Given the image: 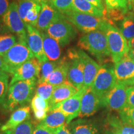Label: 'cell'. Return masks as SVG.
I'll return each instance as SVG.
<instances>
[{
	"label": "cell",
	"instance_id": "ee69618b",
	"mask_svg": "<svg viewBox=\"0 0 134 134\" xmlns=\"http://www.w3.org/2000/svg\"><path fill=\"white\" fill-rule=\"evenodd\" d=\"M3 72H6V66H5L3 57L0 56V73H3Z\"/></svg>",
	"mask_w": 134,
	"mask_h": 134
},
{
	"label": "cell",
	"instance_id": "db71d44e",
	"mask_svg": "<svg viewBox=\"0 0 134 134\" xmlns=\"http://www.w3.org/2000/svg\"><path fill=\"white\" fill-rule=\"evenodd\" d=\"M3 134H6V133H5L4 132H3Z\"/></svg>",
	"mask_w": 134,
	"mask_h": 134
},
{
	"label": "cell",
	"instance_id": "74e56055",
	"mask_svg": "<svg viewBox=\"0 0 134 134\" xmlns=\"http://www.w3.org/2000/svg\"><path fill=\"white\" fill-rule=\"evenodd\" d=\"M127 91V107L134 108V86H129Z\"/></svg>",
	"mask_w": 134,
	"mask_h": 134
},
{
	"label": "cell",
	"instance_id": "8fae6325",
	"mask_svg": "<svg viewBox=\"0 0 134 134\" xmlns=\"http://www.w3.org/2000/svg\"><path fill=\"white\" fill-rule=\"evenodd\" d=\"M71 60L67 81L79 90L84 86V66L79 57L78 50L71 49L68 52Z\"/></svg>",
	"mask_w": 134,
	"mask_h": 134
},
{
	"label": "cell",
	"instance_id": "681fc988",
	"mask_svg": "<svg viewBox=\"0 0 134 134\" xmlns=\"http://www.w3.org/2000/svg\"><path fill=\"white\" fill-rule=\"evenodd\" d=\"M129 86H134V78L132 80V81H130L129 82Z\"/></svg>",
	"mask_w": 134,
	"mask_h": 134
},
{
	"label": "cell",
	"instance_id": "f5cc1de1",
	"mask_svg": "<svg viewBox=\"0 0 134 134\" xmlns=\"http://www.w3.org/2000/svg\"><path fill=\"white\" fill-rule=\"evenodd\" d=\"M132 11H133V12L134 13V7H133V8H132Z\"/></svg>",
	"mask_w": 134,
	"mask_h": 134
},
{
	"label": "cell",
	"instance_id": "277c9868",
	"mask_svg": "<svg viewBox=\"0 0 134 134\" xmlns=\"http://www.w3.org/2000/svg\"><path fill=\"white\" fill-rule=\"evenodd\" d=\"M34 57V56L27 41L18 39L17 42L3 57L6 72L12 75L18 67Z\"/></svg>",
	"mask_w": 134,
	"mask_h": 134
},
{
	"label": "cell",
	"instance_id": "ffe728a7",
	"mask_svg": "<svg viewBox=\"0 0 134 134\" xmlns=\"http://www.w3.org/2000/svg\"><path fill=\"white\" fill-rule=\"evenodd\" d=\"M78 90L68 81L55 86L49 103L50 108L53 105L70 98L76 94Z\"/></svg>",
	"mask_w": 134,
	"mask_h": 134
},
{
	"label": "cell",
	"instance_id": "6da1fadb",
	"mask_svg": "<svg viewBox=\"0 0 134 134\" xmlns=\"http://www.w3.org/2000/svg\"><path fill=\"white\" fill-rule=\"evenodd\" d=\"M37 78L19 81L10 85L3 108L6 112H13L31 102L37 83Z\"/></svg>",
	"mask_w": 134,
	"mask_h": 134
},
{
	"label": "cell",
	"instance_id": "ba28073f",
	"mask_svg": "<svg viewBox=\"0 0 134 134\" xmlns=\"http://www.w3.org/2000/svg\"><path fill=\"white\" fill-rule=\"evenodd\" d=\"M18 8V3L15 1L11 3L2 19L10 32L13 33V34L16 36L18 39L27 41L26 25L20 18Z\"/></svg>",
	"mask_w": 134,
	"mask_h": 134
},
{
	"label": "cell",
	"instance_id": "7402d4cb",
	"mask_svg": "<svg viewBox=\"0 0 134 134\" xmlns=\"http://www.w3.org/2000/svg\"><path fill=\"white\" fill-rule=\"evenodd\" d=\"M66 117L62 112L57 109H53L48 112L46 118L40 122V124L54 131L66 124Z\"/></svg>",
	"mask_w": 134,
	"mask_h": 134
},
{
	"label": "cell",
	"instance_id": "4316f807",
	"mask_svg": "<svg viewBox=\"0 0 134 134\" xmlns=\"http://www.w3.org/2000/svg\"><path fill=\"white\" fill-rule=\"evenodd\" d=\"M58 63L59 62H51L49 60L42 63L41 71H40V75L37 80V83L46 82L48 76L51 75V73L54 71V70L58 66Z\"/></svg>",
	"mask_w": 134,
	"mask_h": 134
},
{
	"label": "cell",
	"instance_id": "7a4b0ae2",
	"mask_svg": "<svg viewBox=\"0 0 134 134\" xmlns=\"http://www.w3.org/2000/svg\"><path fill=\"white\" fill-rule=\"evenodd\" d=\"M78 46L90 52L100 63H105L109 58L112 60L107 37L100 30L82 36L78 41Z\"/></svg>",
	"mask_w": 134,
	"mask_h": 134
},
{
	"label": "cell",
	"instance_id": "2e32d148",
	"mask_svg": "<svg viewBox=\"0 0 134 134\" xmlns=\"http://www.w3.org/2000/svg\"><path fill=\"white\" fill-rule=\"evenodd\" d=\"M41 11L36 28L41 32H46L53 23L64 18V16L53 8L48 2L41 3Z\"/></svg>",
	"mask_w": 134,
	"mask_h": 134
},
{
	"label": "cell",
	"instance_id": "30bf717a",
	"mask_svg": "<svg viewBox=\"0 0 134 134\" xmlns=\"http://www.w3.org/2000/svg\"><path fill=\"white\" fill-rule=\"evenodd\" d=\"M128 86L129 85L126 83L116 82L113 90L104 100L102 106L106 107L111 110L119 112L127 108V91Z\"/></svg>",
	"mask_w": 134,
	"mask_h": 134
},
{
	"label": "cell",
	"instance_id": "f1b7e54d",
	"mask_svg": "<svg viewBox=\"0 0 134 134\" xmlns=\"http://www.w3.org/2000/svg\"><path fill=\"white\" fill-rule=\"evenodd\" d=\"M48 3L63 15L73 11V0H48Z\"/></svg>",
	"mask_w": 134,
	"mask_h": 134
},
{
	"label": "cell",
	"instance_id": "f6af8a7d",
	"mask_svg": "<svg viewBox=\"0 0 134 134\" xmlns=\"http://www.w3.org/2000/svg\"><path fill=\"white\" fill-rule=\"evenodd\" d=\"M128 47L129 49H134V37L128 41Z\"/></svg>",
	"mask_w": 134,
	"mask_h": 134
},
{
	"label": "cell",
	"instance_id": "603a6c76",
	"mask_svg": "<svg viewBox=\"0 0 134 134\" xmlns=\"http://www.w3.org/2000/svg\"><path fill=\"white\" fill-rule=\"evenodd\" d=\"M73 11L106 19V13L102 11L86 0H73Z\"/></svg>",
	"mask_w": 134,
	"mask_h": 134
},
{
	"label": "cell",
	"instance_id": "f907efd6",
	"mask_svg": "<svg viewBox=\"0 0 134 134\" xmlns=\"http://www.w3.org/2000/svg\"><path fill=\"white\" fill-rule=\"evenodd\" d=\"M34 1H38L39 3H43V2H48V0H34Z\"/></svg>",
	"mask_w": 134,
	"mask_h": 134
},
{
	"label": "cell",
	"instance_id": "d4e9b609",
	"mask_svg": "<svg viewBox=\"0 0 134 134\" xmlns=\"http://www.w3.org/2000/svg\"><path fill=\"white\" fill-rule=\"evenodd\" d=\"M119 30L127 41L134 37V13L128 12L120 21Z\"/></svg>",
	"mask_w": 134,
	"mask_h": 134
},
{
	"label": "cell",
	"instance_id": "8992f818",
	"mask_svg": "<svg viewBox=\"0 0 134 134\" xmlns=\"http://www.w3.org/2000/svg\"><path fill=\"white\" fill-rule=\"evenodd\" d=\"M63 16L65 19L73 24L75 27L85 33L100 30L106 19L75 11H72Z\"/></svg>",
	"mask_w": 134,
	"mask_h": 134
},
{
	"label": "cell",
	"instance_id": "9c48e42d",
	"mask_svg": "<svg viewBox=\"0 0 134 134\" xmlns=\"http://www.w3.org/2000/svg\"><path fill=\"white\" fill-rule=\"evenodd\" d=\"M86 90V88L83 87L70 98L52 107L50 111L53 109L60 110L66 117L67 124H70L72 120L79 116L80 109H81V99Z\"/></svg>",
	"mask_w": 134,
	"mask_h": 134
},
{
	"label": "cell",
	"instance_id": "7dc6e473",
	"mask_svg": "<svg viewBox=\"0 0 134 134\" xmlns=\"http://www.w3.org/2000/svg\"><path fill=\"white\" fill-rule=\"evenodd\" d=\"M104 134H118V133L115 130L113 129L112 128L108 129L104 132Z\"/></svg>",
	"mask_w": 134,
	"mask_h": 134
},
{
	"label": "cell",
	"instance_id": "836d02e7",
	"mask_svg": "<svg viewBox=\"0 0 134 134\" xmlns=\"http://www.w3.org/2000/svg\"><path fill=\"white\" fill-rule=\"evenodd\" d=\"M39 2L34 0H19L18 1V13H19L20 18L23 21L27 16V14L29 12L30 9Z\"/></svg>",
	"mask_w": 134,
	"mask_h": 134
},
{
	"label": "cell",
	"instance_id": "e0dca14e",
	"mask_svg": "<svg viewBox=\"0 0 134 134\" xmlns=\"http://www.w3.org/2000/svg\"><path fill=\"white\" fill-rule=\"evenodd\" d=\"M79 57L84 66V86L88 88L93 85L96 78L100 65L81 50H78Z\"/></svg>",
	"mask_w": 134,
	"mask_h": 134
},
{
	"label": "cell",
	"instance_id": "44dd1931",
	"mask_svg": "<svg viewBox=\"0 0 134 134\" xmlns=\"http://www.w3.org/2000/svg\"><path fill=\"white\" fill-rule=\"evenodd\" d=\"M70 65V62L62 60L54 71L46 80V83L57 86L66 82Z\"/></svg>",
	"mask_w": 134,
	"mask_h": 134
},
{
	"label": "cell",
	"instance_id": "7bdbcfd3",
	"mask_svg": "<svg viewBox=\"0 0 134 134\" xmlns=\"http://www.w3.org/2000/svg\"><path fill=\"white\" fill-rule=\"evenodd\" d=\"M10 32L3 23V19H0V36L9 34Z\"/></svg>",
	"mask_w": 134,
	"mask_h": 134
},
{
	"label": "cell",
	"instance_id": "9a60e30c",
	"mask_svg": "<svg viewBox=\"0 0 134 134\" xmlns=\"http://www.w3.org/2000/svg\"><path fill=\"white\" fill-rule=\"evenodd\" d=\"M114 70L117 83H126L129 85V82L134 78V62L128 54L115 63Z\"/></svg>",
	"mask_w": 134,
	"mask_h": 134
},
{
	"label": "cell",
	"instance_id": "60d3db41",
	"mask_svg": "<svg viewBox=\"0 0 134 134\" xmlns=\"http://www.w3.org/2000/svg\"><path fill=\"white\" fill-rule=\"evenodd\" d=\"M54 134H71V133L70 129H68L67 124H65L57 129L54 130Z\"/></svg>",
	"mask_w": 134,
	"mask_h": 134
},
{
	"label": "cell",
	"instance_id": "e575fe53",
	"mask_svg": "<svg viewBox=\"0 0 134 134\" xmlns=\"http://www.w3.org/2000/svg\"><path fill=\"white\" fill-rule=\"evenodd\" d=\"M9 75L6 72L0 73V105H3L9 90Z\"/></svg>",
	"mask_w": 134,
	"mask_h": 134
},
{
	"label": "cell",
	"instance_id": "3957f363",
	"mask_svg": "<svg viewBox=\"0 0 134 134\" xmlns=\"http://www.w3.org/2000/svg\"><path fill=\"white\" fill-rule=\"evenodd\" d=\"M100 31H103L107 37L113 62L117 63L128 54V43L119 29L105 19Z\"/></svg>",
	"mask_w": 134,
	"mask_h": 134
},
{
	"label": "cell",
	"instance_id": "5b68a950",
	"mask_svg": "<svg viewBox=\"0 0 134 134\" xmlns=\"http://www.w3.org/2000/svg\"><path fill=\"white\" fill-rule=\"evenodd\" d=\"M112 65H100L99 69L91 86L103 104L104 100L116 84L114 70Z\"/></svg>",
	"mask_w": 134,
	"mask_h": 134
},
{
	"label": "cell",
	"instance_id": "f35d334b",
	"mask_svg": "<svg viewBox=\"0 0 134 134\" xmlns=\"http://www.w3.org/2000/svg\"><path fill=\"white\" fill-rule=\"evenodd\" d=\"M33 134H54V131L39 124L34 127Z\"/></svg>",
	"mask_w": 134,
	"mask_h": 134
},
{
	"label": "cell",
	"instance_id": "83f0119b",
	"mask_svg": "<svg viewBox=\"0 0 134 134\" xmlns=\"http://www.w3.org/2000/svg\"><path fill=\"white\" fill-rule=\"evenodd\" d=\"M16 42V36L12 34L0 36V56H4Z\"/></svg>",
	"mask_w": 134,
	"mask_h": 134
},
{
	"label": "cell",
	"instance_id": "4dcf8cb0",
	"mask_svg": "<svg viewBox=\"0 0 134 134\" xmlns=\"http://www.w3.org/2000/svg\"><path fill=\"white\" fill-rule=\"evenodd\" d=\"M31 107L33 113L45 111L48 113L50 109V103L37 95H34L31 102Z\"/></svg>",
	"mask_w": 134,
	"mask_h": 134
},
{
	"label": "cell",
	"instance_id": "f546056e",
	"mask_svg": "<svg viewBox=\"0 0 134 134\" xmlns=\"http://www.w3.org/2000/svg\"><path fill=\"white\" fill-rule=\"evenodd\" d=\"M55 88V86L46 82L38 83L37 87L36 88L35 94L49 102Z\"/></svg>",
	"mask_w": 134,
	"mask_h": 134
},
{
	"label": "cell",
	"instance_id": "d6a6232c",
	"mask_svg": "<svg viewBox=\"0 0 134 134\" xmlns=\"http://www.w3.org/2000/svg\"><path fill=\"white\" fill-rule=\"evenodd\" d=\"M42 5L41 3H38L34 7L30 9L29 12L27 14V16L24 19L25 24L31 25L35 27H36L38 17L41 11Z\"/></svg>",
	"mask_w": 134,
	"mask_h": 134
},
{
	"label": "cell",
	"instance_id": "816d5d0a",
	"mask_svg": "<svg viewBox=\"0 0 134 134\" xmlns=\"http://www.w3.org/2000/svg\"><path fill=\"white\" fill-rule=\"evenodd\" d=\"M0 134H3V132L1 131V129H0Z\"/></svg>",
	"mask_w": 134,
	"mask_h": 134
},
{
	"label": "cell",
	"instance_id": "d6986e66",
	"mask_svg": "<svg viewBox=\"0 0 134 134\" xmlns=\"http://www.w3.org/2000/svg\"><path fill=\"white\" fill-rule=\"evenodd\" d=\"M43 38V50L49 61L60 62L62 51L59 43L46 32H41Z\"/></svg>",
	"mask_w": 134,
	"mask_h": 134
},
{
	"label": "cell",
	"instance_id": "ac0fdd59",
	"mask_svg": "<svg viewBox=\"0 0 134 134\" xmlns=\"http://www.w3.org/2000/svg\"><path fill=\"white\" fill-rule=\"evenodd\" d=\"M31 118V108L28 105L21 107L14 111L10 115L9 119L1 127L0 129L4 132L9 130H12Z\"/></svg>",
	"mask_w": 134,
	"mask_h": 134
},
{
	"label": "cell",
	"instance_id": "52a82bcc",
	"mask_svg": "<svg viewBox=\"0 0 134 134\" xmlns=\"http://www.w3.org/2000/svg\"><path fill=\"white\" fill-rule=\"evenodd\" d=\"M46 32L57 41L62 47L69 44L77 35L75 26L65 19V17L53 23Z\"/></svg>",
	"mask_w": 134,
	"mask_h": 134
},
{
	"label": "cell",
	"instance_id": "d590c367",
	"mask_svg": "<svg viewBox=\"0 0 134 134\" xmlns=\"http://www.w3.org/2000/svg\"><path fill=\"white\" fill-rule=\"evenodd\" d=\"M119 113L122 121L134 127V108L127 107Z\"/></svg>",
	"mask_w": 134,
	"mask_h": 134
},
{
	"label": "cell",
	"instance_id": "8d00e7d4",
	"mask_svg": "<svg viewBox=\"0 0 134 134\" xmlns=\"http://www.w3.org/2000/svg\"><path fill=\"white\" fill-rule=\"evenodd\" d=\"M106 10L129 9L128 0H105Z\"/></svg>",
	"mask_w": 134,
	"mask_h": 134
},
{
	"label": "cell",
	"instance_id": "ab89813d",
	"mask_svg": "<svg viewBox=\"0 0 134 134\" xmlns=\"http://www.w3.org/2000/svg\"><path fill=\"white\" fill-rule=\"evenodd\" d=\"M9 5V0H0V19H2L8 11Z\"/></svg>",
	"mask_w": 134,
	"mask_h": 134
},
{
	"label": "cell",
	"instance_id": "cb8c5ba5",
	"mask_svg": "<svg viewBox=\"0 0 134 134\" xmlns=\"http://www.w3.org/2000/svg\"><path fill=\"white\" fill-rule=\"evenodd\" d=\"M71 134H98V129L90 120L79 119L70 124Z\"/></svg>",
	"mask_w": 134,
	"mask_h": 134
},
{
	"label": "cell",
	"instance_id": "bcb514c9",
	"mask_svg": "<svg viewBox=\"0 0 134 134\" xmlns=\"http://www.w3.org/2000/svg\"><path fill=\"white\" fill-rule=\"evenodd\" d=\"M129 57L134 62V49H129L128 52Z\"/></svg>",
	"mask_w": 134,
	"mask_h": 134
},
{
	"label": "cell",
	"instance_id": "7c38bea8",
	"mask_svg": "<svg viewBox=\"0 0 134 134\" xmlns=\"http://www.w3.org/2000/svg\"><path fill=\"white\" fill-rule=\"evenodd\" d=\"M27 31V43L34 56L41 63L48 61L43 50V38L41 32L31 25L25 24Z\"/></svg>",
	"mask_w": 134,
	"mask_h": 134
},
{
	"label": "cell",
	"instance_id": "b9f144b4",
	"mask_svg": "<svg viewBox=\"0 0 134 134\" xmlns=\"http://www.w3.org/2000/svg\"><path fill=\"white\" fill-rule=\"evenodd\" d=\"M86 1H89L91 4L94 5L95 6H96L97 8H99L100 10H101L103 12L106 13V11H105L104 6V4L103 3V0H86Z\"/></svg>",
	"mask_w": 134,
	"mask_h": 134
},
{
	"label": "cell",
	"instance_id": "c3c4849f",
	"mask_svg": "<svg viewBox=\"0 0 134 134\" xmlns=\"http://www.w3.org/2000/svg\"><path fill=\"white\" fill-rule=\"evenodd\" d=\"M134 7V0H128L129 9H132Z\"/></svg>",
	"mask_w": 134,
	"mask_h": 134
},
{
	"label": "cell",
	"instance_id": "5bb4252c",
	"mask_svg": "<svg viewBox=\"0 0 134 134\" xmlns=\"http://www.w3.org/2000/svg\"><path fill=\"white\" fill-rule=\"evenodd\" d=\"M100 106H102L100 100L91 87H90L86 89L82 98L81 109L78 117L83 119L91 116L98 111Z\"/></svg>",
	"mask_w": 134,
	"mask_h": 134
},
{
	"label": "cell",
	"instance_id": "1f68e13d",
	"mask_svg": "<svg viewBox=\"0 0 134 134\" xmlns=\"http://www.w3.org/2000/svg\"><path fill=\"white\" fill-rule=\"evenodd\" d=\"M34 129L33 124L29 119L23 122L16 128L4 132L6 134H33Z\"/></svg>",
	"mask_w": 134,
	"mask_h": 134
},
{
	"label": "cell",
	"instance_id": "4fadbf2b",
	"mask_svg": "<svg viewBox=\"0 0 134 134\" xmlns=\"http://www.w3.org/2000/svg\"><path fill=\"white\" fill-rule=\"evenodd\" d=\"M41 67V63L36 58L34 57L27 61L15 70L12 75L9 86L19 81H24L32 78L38 79L40 75Z\"/></svg>",
	"mask_w": 134,
	"mask_h": 134
},
{
	"label": "cell",
	"instance_id": "484cf974",
	"mask_svg": "<svg viewBox=\"0 0 134 134\" xmlns=\"http://www.w3.org/2000/svg\"><path fill=\"white\" fill-rule=\"evenodd\" d=\"M108 122L111 128L118 134H134V127L122 121L121 119L115 115H110L108 117Z\"/></svg>",
	"mask_w": 134,
	"mask_h": 134
}]
</instances>
